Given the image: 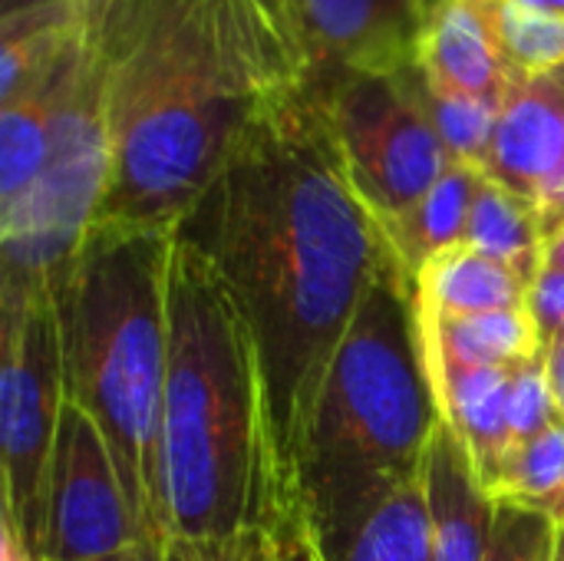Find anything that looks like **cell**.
<instances>
[{"label":"cell","instance_id":"obj_29","mask_svg":"<svg viewBox=\"0 0 564 561\" xmlns=\"http://www.w3.org/2000/svg\"><path fill=\"white\" fill-rule=\"evenodd\" d=\"M545 374H549V387L558 403V413L564 417V337L545 347Z\"/></svg>","mask_w":564,"mask_h":561},{"label":"cell","instance_id":"obj_32","mask_svg":"<svg viewBox=\"0 0 564 561\" xmlns=\"http://www.w3.org/2000/svg\"><path fill=\"white\" fill-rule=\"evenodd\" d=\"M0 561H33L7 522H0Z\"/></svg>","mask_w":564,"mask_h":561},{"label":"cell","instance_id":"obj_36","mask_svg":"<svg viewBox=\"0 0 564 561\" xmlns=\"http://www.w3.org/2000/svg\"><path fill=\"white\" fill-rule=\"evenodd\" d=\"M555 561H564V526L558 529V542H555Z\"/></svg>","mask_w":564,"mask_h":561},{"label":"cell","instance_id":"obj_37","mask_svg":"<svg viewBox=\"0 0 564 561\" xmlns=\"http://www.w3.org/2000/svg\"><path fill=\"white\" fill-rule=\"evenodd\" d=\"M416 3H420V7H423L426 13H433V10H436V7H440L443 0H416Z\"/></svg>","mask_w":564,"mask_h":561},{"label":"cell","instance_id":"obj_10","mask_svg":"<svg viewBox=\"0 0 564 561\" xmlns=\"http://www.w3.org/2000/svg\"><path fill=\"white\" fill-rule=\"evenodd\" d=\"M482 175L532 202L542 231L552 238L564 225V66L516 79L506 96Z\"/></svg>","mask_w":564,"mask_h":561},{"label":"cell","instance_id":"obj_4","mask_svg":"<svg viewBox=\"0 0 564 561\" xmlns=\"http://www.w3.org/2000/svg\"><path fill=\"white\" fill-rule=\"evenodd\" d=\"M440 423L413 274L393 255L327 367L297 453L291 506L314 546H334L393 493L420 483Z\"/></svg>","mask_w":564,"mask_h":561},{"label":"cell","instance_id":"obj_28","mask_svg":"<svg viewBox=\"0 0 564 561\" xmlns=\"http://www.w3.org/2000/svg\"><path fill=\"white\" fill-rule=\"evenodd\" d=\"M274 561H324L321 549L301 526V519H291L278 529V559Z\"/></svg>","mask_w":564,"mask_h":561},{"label":"cell","instance_id":"obj_3","mask_svg":"<svg viewBox=\"0 0 564 561\" xmlns=\"http://www.w3.org/2000/svg\"><path fill=\"white\" fill-rule=\"evenodd\" d=\"M165 539H238L291 522L251 331L212 265L172 238L159 436Z\"/></svg>","mask_w":564,"mask_h":561},{"label":"cell","instance_id":"obj_2","mask_svg":"<svg viewBox=\"0 0 564 561\" xmlns=\"http://www.w3.org/2000/svg\"><path fill=\"white\" fill-rule=\"evenodd\" d=\"M93 33L109 136L96 222L175 228L245 129L314 83L288 0H112Z\"/></svg>","mask_w":564,"mask_h":561},{"label":"cell","instance_id":"obj_5","mask_svg":"<svg viewBox=\"0 0 564 561\" xmlns=\"http://www.w3.org/2000/svg\"><path fill=\"white\" fill-rule=\"evenodd\" d=\"M172 238L175 228L93 222L53 288L66 400L106 436L149 542H165L159 436Z\"/></svg>","mask_w":564,"mask_h":561},{"label":"cell","instance_id":"obj_33","mask_svg":"<svg viewBox=\"0 0 564 561\" xmlns=\"http://www.w3.org/2000/svg\"><path fill=\"white\" fill-rule=\"evenodd\" d=\"M542 258H545V265L549 268H558L564 271V225L552 235V238H545V251H542Z\"/></svg>","mask_w":564,"mask_h":561},{"label":"cell","instance_id":"obj_17","mask_svg":"<svg viewBox=\"0 0 564 561\" xmlns=\"http://www.w3.org/2000/svg\"><path fill=\"white\" fill-rule=\"evenodd\" d=\"M482 169L466 162H449L440 182L403 215L380 222L383 235L400 258V265L416 274L430 258L466 241L473 202L482 185Z\"/></svg>","mask_w":564,"mask_h":561},{"label":"cell","instance_id":"obj_7","mask_svg":"<svg viewBox=\"0 0 564 561\" xmlns=\"http://www.w3.org/2000/svg\"><path fill=\"white\" fill-rule=\"evenodd\" d=\"M0 347L3 522L17 532L26 555L40 561L53 443L66 407L53 291H36L33 298L0 311Z\"/></svg>","mask_w":564,"mask_h":561},{"label":"cell","instance_id":"obj_15","mask_svg":"<svg viewBox=\"0 0 564 561\" xmlns=\"http://www.w3.org/2000/svg\"><path fill=\"white\" fill-rule=\"evenodd\" d=\"M532 281L473 245H456L430 258L413 274V308L420 317H463L529 308Z\"/></svg>","mask_w":564,"mask_h":561},{"label":"cell","instance_id":"obj_26","mask_svg":"<svg viewBox=\"0 0 564 561\" xmlns=\"http://www.w3.org/2000/svg\"><path fill=\"white\" fill-rule=\"evenodd\" d=\"M278 529L238 539H165L162 561H274Z\"/></svg>","mask_w":564,"mask_h":561},{"label":"cell","instance_id":"obj_30","mask_svg":"<svg viewBox=\"0 0 564 561\" xmlns=\"http://www.w3.org/2000/svg\"><path fill=\"white\" fill-rule=\"evenodd\" d=\"M69 3H73L76 20L83 23V30H96V23L102 20L106 7H109L112 0H69Z\"/></svg>","mask_w":564,"mask_h":561},{"label":"cell","instance_id":"obj_9","mask_svg":"<svg viewBox=\"0 0 564 561\" xmlns=\"http://www.w3.org/2000/svg\"><path fill=\"white\" fill-rule=\"evenodd\" d=\"M139 542L149 539L129 506L106 436L89 413L66 400L46 483L40 561L106 559Z\"/></svg>","mask_w":564,"mask_h":561},{"label":"cell","instance_id":"obj_12","mask_svg":"<svg viewBox=\"0 0 564 561\" xmlns=\"http://www.w3.org/2000/svg\"><path fill=\"white\" fill-rule=\"evenodd\" d=\"M420 69L436 93L466 96L502 109L516 86L482 0H443L420 40Z\"/></svg>","mask_w":564,"mask_h":561},{"label":"cell","instance_id":"obj_24","mask_svg":"<svg viewBox=\"0 0 564 561\" xmlns=\"http://www.w3.org/2000/svg\"><path fill=\"white\" fill-rule=\"evenodd\" d=\"M555 420H562L558 403L549 387L545 374V350L512 370V390H509V430L512 446L529 443L532 436L545 433Z\"/></svg>","mask_w":564,"mask_h":561},{"label":"cell","instance_id":"obj_18","mask_svg":"<svg viewBox=\"0 0 564 561\" xmlns=\"http://www.w3.org/2000/svg\"><path fill=\"white\" fill-rule=\"evenodd\" d=\"M321 555L324 561H436L423 479L393 493Z\"/></svg>","mask_w":564,"mask_h":561},{"label":"cell","instance_id":"obj_21","mask_svg":"<svg viewBox=\"0 0 564 561\" xmlns=\"http://www.w3.org/2000/svg\"><path fill=\"white\" fill-rule=\"evenodd\" d=\"M496 506H516L564 526V417L529 443L512 446L496 486Z\"/></svg>","mask_w":564,"mask_h":561},{"label":"cell","instance_id":"obj_16","mask_svg":"<svg viewBox=\"0 0 564 561\" xmlns=\"http://www.w3.org/2000/svg\"><path fill=\"white\" fill-rule=\"evenodd\" d=\"M416 327L426 374H436L443 367H516L545 350L529 308L463 317L416 314Z\"/></svg>","mask_w":564,"mask_h":561},{"label":"cell","instance_id":"obj_13","mask_svg":"<svg viewBox=\"0 0 564 561\" xmlns=\"http://www.w3.org/2000/svg\"><path fill=\"white\" fill-rule=\"evenodd\" d=\"M423 486L433 516L436 561H489L496 503L476 479L466 446L446 423H440L433 436Z\"/></svg>","mask_w":564,"mask_h":561},{"label":"cell","instance_id":"obj_20","mask_svg":"<svg viewBox=\"0 0 564 561\" xmlns=\"http://www.w3.org/2000/svg\"><path fill=\"white\" fill-rule=\"evenodd\" d=\"M463 245H473L492 258H502L506 265L522 271L532 284L545 265L542 258L545 231H542L539 208L489 179H482L479 185Z\"/></svg>","mask_w":564,"mask_h":561},{"label":"cell","instance_id":"obj_23","mask_svg":"<svg viewBox=\"0 0 564 561\" xmlns=\"http://www.w3.org/2000/svg\"><path fill=\"white\" fill-rule=\"evenodd\" d=\"M406 89L413 93V99L420 103V109L426 112V119L433 122L436 136L443 139L446 152L453 162H466L482 169L489 142H492V129H496V116L499 109L479 99H466V96H446L436 93L423 69L413 66L406 73H400Z\"/></svg>","mask_w":564,"mask_h":561},{"label":"cell","instance_id":"obj_27","mask_svg":"<svg viewBox=\"0 0 564 561\" xmlns=\"http://www.w3.org/2000/svg\"><path fill=\"white\" fill-rule=\"evenodd\" d=\"M529 314L539 331L542 347L564 337V271L542 265L532 291H529Z\"/></svg>","mask_w":564,"mask_h":561},{"label":"cell","instance_id":"obj_14","mask_svg":"<svg viewBox=\"0 0 564 561\" xmlns=\"http://www.w3.org/2000/svg\"><path fill=\"white\" fill-rule=\"evenodd\" d=\"M516 367H443L430 374L440 420L466 446L486 493L496 486L502 463L512 453L509 390Z\"/></svg>","mask_w":564,"mask_h":561},{"label":"cell","instance_id":"obj_6","mask_svg":"<svg viewBox=\"0 0 564 561\" xmlns=\"http://www.w3.org/2000/svg\"><path fill=\"white\" fill-rule=\"evenodd\" d=\"M109 182L106 89L96 33L73 46L40 175L0 205V304L53 291L93 228Z\"/></svg>","mask_w":564,"mask_h":561},{"label":"cell","instance_id":"obj_35","mask_svg":"<svg viewBox=\"0 0 564 561\" xmlns=\"http://www.w3.org/2000/svg\"><path fill=\"white\" fill-rule=\"evenodd\" d=\"M516 3H525V7H535V10H549V13H562L564 17V0H516Z\"/></svg>","mask_w":564,"mask_h":561},{"label":"cell","instance_id":"obj_22","mask_svg":"<svg viewBox=\"0 0 564 561\" xmlns=\"http://www.w3.org/2000/svg\"><path fill=\"white\" fill-rule=\"evenodd\" d=\"M482 7L499 50L519 79L564 66L562 13L535 10L516 0H482Z\"/></svg>","mask_w":564,"mask_h":561},{"label":"cell","instance_id":"obj_19","mask_svg":"<svg viewBox=\"0 0 564 561\" xmlns=\"http://www.w3.org/2000/svg\"><path fill=\"white\" fill-rule=\"evenodd\" d=\"M69 53L46 76H40L36 83H30L17 96L3 99V112H0V205L17 198L40 175V169L46 162L53 112H56V99H59V79H63Z\"/></svg>","mask_w":564,"mask_h":561},{"label":"cell","instance_id":"obj_25","mask_svg":"<svg viewBox=\"0 0 564 561\" xmlns=\"http://www.w3.org/2000/svg\"><path fill=\"white\" fill-rule=\"evenodd\" d=\"M558 526L539 513L496 506L489 561H555Z\"/></svg>","mask_w":564,"mask_h":561},{"label":"cell","instance_id":"obj_8","mask_svg":"<svg viewBox=\"0 0 564 561\" xmlns=\"http://www.w3.org/2000/svg\"><path fill=\"white\" fill-rule=\"evenodd\" d=\"M314 93L357 195L380 222L413 208L453 162L403 76L324 73Z\"/></svg>","mask_w":564,"mask_h":561},{"label":"cell","instance_id":"obj_11","mask_svg":"<svg viewBox=\"0 0 564 561\" xmlns=\"http://www.w3.org/2000/svg\"><path fill=\"white\" fill-rule=\"evenodd\" d=\"M311 50L314 76H400L420 66L430 13L416 0H288Z\"/></svg>","mask_w":564,"mask_h":561},{"label":"cell","instance_id":"obj_1","mask_svg":"<svg viewBox=\"0 0 564 561\" xmlns=\"http://www.w3.org/2000/svg\"><path fill=\"white\" fill-rule=\"evenodd\" d=\"M175 235L212 265L251 331L291 506L327 367L393 258L380 218L347 175L314 83L245 129Z\"/></svg>","mask_w":564,"mask_h":561},{"label":"cell","instance_id":"obj_34","mask_svg":"<svg viewBox=\"0 0 564 561\" xmlns=\"http://www.w3.org/2000/svg\"><path fill=\"white\" fill-rule=\"evenodd\" d=\"M43 3H56V0H3V13H17V10H30V7H43Z\"/></svg>","mask_w":564,"mask_h":561},{"label":"cell","instance_id":"obj_31","mask_svg":"<svg viewBox=\"0 0 564 561\" xmlns=\"http://www.w3.org/2000/svg\"><path fill=\"white\" fill-rule=\"evenodd\" d=\"M86 561H162V542H139V546H132V549H126V552Z\"/></svg>","mask_w":564,"mask_h":561}]
</instances>
